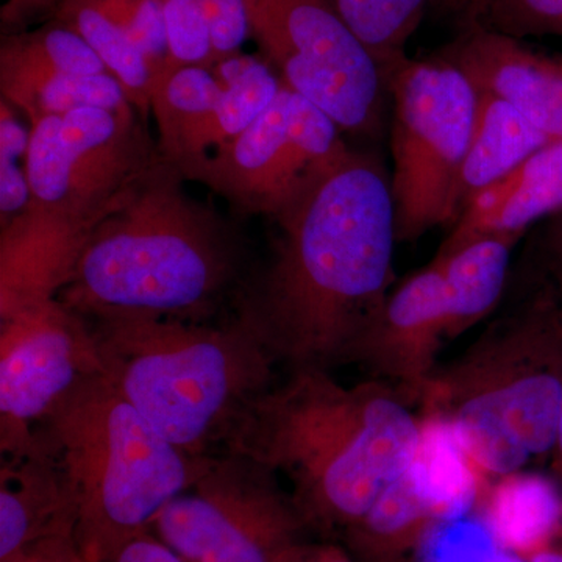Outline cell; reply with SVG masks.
I'll return each mask as SVG.
<instances>
[{"label": "cell", "mask_w": 562, "mask_h": 562, "mask_svg": "<svg viewBox=\"0 0 562 562\" xmlns=\"http://www.w3.org/2000/svg\"><path fill=\"white\" fill-rule=\"evenodd\" d=\"M271 261L244 291L238 319L290 369L342 364L394 284L391 179L351 150L277 214Z\"/></svg>", "instance_id": "1"}, {"label": "cell", "mask_w": 562, "mask_h": 562, "mask_svg": "<svg viewBox=\"0 0 562 562\" xmlns=\"http://www.w3.org/2000/svg\"><path fill=\"white\" fill-rule=\"evenodd\" d=\"M290 371L246 409L222 453L284 476L310 530L344 532L409 468L424 414L380 380L346 386L328 369Z\"/></svg>", "instance_id": "2"}, {"label": "cell", "mask_w": 562, "mask_h": 562, "mask_svg": "<svg viewBox=\"0 0 562 562\" xmlns=\"http://www.w3.org/2000/svg\"><path fill=\"white\" fill-rule=\"evenodd\" d=\"M157 158L99 221L58 301L83 317L140 314L202 321L238 279L227 222Z\"/></svg>", "instance_id": "3"}, {"label": "cell", "mask_w": 562, "mask_h": 562, "mask_svg": "<svg viewBox=\"0 0 562 562\" xmlns=\"http://www.w3.org/2000/svg\"><path fill=\"white\" fill-rule=\"evenodd\" d=\"M497 313L436 369L419 403L449 422L491 482L552 457L562 401V292L508 288Z\"/></svg>", "instance_id": "4"}, {"label": "cell", "mask_w": 562, "mask_h": 562, "mask_svg": "<svg viewBox=\"0 0 562 562\" xmlns=\"http://www.w3.org/2000/svg\"><path fill=\"white\" fill-rule=\"evenodd\" d=\"M88 319V317H87ZM102 375L169 442L194 458L224 452L280 364L260 335L231 324L140 314L90 317Z\"/></svg>", "instance_id": "5"}, {"label": "cell", "mask_w": 562, "mask_h": 562, "mask_svg": "<svg viewBox=\"0 0 562 562\" xmlns=\"http://www.w3.org/2000/svg\"><path fill=\"white\" fill-rule=\"evenodd\" d=\"M76 495V541L87 562L150 531L158 513L205 469L169 442L99 373L77 386L36 431Z\"/></svg>", "instance_id": "6"}, {"label": "cell", "mask_w": 562, "mask_h": 562, "mask_svg": "<svg viewBox=\"0 0 562 562\" xmlns=\"http://www.w3.org/2000/svg\"><path fill=\"white\" fill-rule=\"evenodd\" d=\"M397 243H416L458 221L454 191L475 120L476 90L438 55L406 58L386 76Z\"/></svg>", "instance_id": "7"}, {"label": "cell", "mask_w": 562, "mask_h": 562, "mask_svg": "<svg viewBox=\"0 0 562 562\" xmlns=\"http://www.w3.org/2000/svg\"><path fill=\"white\" fill-rule=\"evenodd\" d=\"M150 532L184 562H291L312 530L276 473L220 453L158 513Z\"/></svg>", "instance_id": "8"}, {"label": "cell", "mask_w": 562, "mask_h": 562, "mask_svg": "<svg viewBox=\"0 0 562 562\" xmlns=\"http://www.w3.org/2000/svg\"><path fill=\"white\" fill-rule=\"evenodd\" d=\"M246 9L250 36L283 85L342 132H380L386 80L327 0H246Z\"/></svg>", "instance_id": "9"}, {"label": "cell", "mask_w": 562, "mask_h": 562, "mask_svg": "<svg viewBox=\"0 0 562 562\" xmlns=\"http://www.w3.org/2000/svg\"><path fill=\"white\" fill-rule=\"evenodd\" d=\"M160 157L135 110L80 109L33 122L25 172L32 203L102 220Z\"/></svg>", "instance_id": "10"}, {"label": "cell", "mask_w": 562, "mask_h": 562, "mask_svg": "<svg viewBox=\"0 0 562 562\" xmlns=\"http://www.w3.org/2000/svg\"><path fill=\"white\" fill-rule=\"evenodd\" d=\"M341 132L319 106L281 85L241 135L180 173L243 213L276 217L306 181L349 149Z\"/></svg>", "instance_id": "11"}, {"label": "cell", "mask_w": 562, "mask_h": 562, "mask_svg": "<svg viewBox=\"0 0 562 562\" xmlns=\"http://www.w3.org/2000/svg\"><path fill=\"white\" fill-rule=\"evenodd\" d=\"M102 373L87 317L58 299L0 321V449L20 453L66 397Z\"/></svg>", "instance_id": "12"}, {"label": "cell", "mask_w": 562, "mask_h": 562, "mask_svg": "<svg viewBox=\"0 0 562 562\" xmlns=\"http://www.w3.org/2000/svg\"><path fill=\"white\" fill-rule=\"evenodd\" d=\"M446 342V291L441 268L431 261L390 292L342 364L360 366L419 405Z\"/></svg>", "instance_id": "13"}, {"label": "cell", "mask_w": 562, "mask_h": 562, "mask_svg": "<svg viewBox=\"0 0 562 562\" xmlns=\"http://www.w3.org/2000/svg\"><path fill=\"white\" fill-rule=\"evenodd\" d=\"M436 55L460 69L476 91L508 102L554 143L562 140V55L531 49L479 21L462 24Z\"/></svg>", "instance_id": "14"}, {"label": "cell", "mask_w": 562, "mask_h": 562, "mask_svg": "<svg viewBox=\"0 0 562 562\" xmlns=\"http://www.w3.org/2000/svg\"><path fill=\"white\" fill-rule=\"evenodd\" d=\"M99 221L31 202L0 227V321L58 297Z\"/></svg>", "instance_id": "15"}, {"label": "cell", "mask_w": 562, "mask_h": 562, "mask_svg": "<svg viewBox=\"0 0 562 562\" xmlns=\"http://www.w3.org/2000/svg\"><path fill=\"white\" fill-rule=\"evenodd\" d=\"M77 520L68 476L40 432L29 449L2 454L0 562L47 539L76 536Z\"/></svg>", "instance_id": "16"}, {"label": "cell", "mask_w": 562, "mask_h": 562, "mask_svg": "<svg viewBox=\"0 0 562 562\" xmlns=\"http://www.w3.org/2000/svg\"><path fill=\"white\" fill-rule=\"evenodd\" d=\"M562 201V140L536 151L501 180L472 195L435 258L449 257L479 239H522Z\"/></svg>", "instance_id": "17"}, {"label": "cell", "mask_w": 562, "mask_h": 562, "mask_svg": "<svg viewBox=\"0 0 562 562\" xmlns=\"http://www.w3.org/2000/svg\"><path fill=\"white\" fill-rule=\"evenodd\" d=\"M553 143L508 102L490 92L476 91L471 143L454 191L458 217L472 195Z\"/></svg>", "instance_id": "18"}, {"label": "cell", "mask_w": 562, "mask_h": 562, "mask_svg": "<svg viewBox=\"0 0 562 562\" xmlns=\"http://www.w3.org/2000/svg\"><path fill=\"white\" fill-rule=\"evenodd\" d=\"M498 543L527 558L547 549L562 524V487L553 476L508 473L487 487L479 512Z\"/></svg>", "instance_id": "19"}, {"label": "cell", "mask_w": 562, "mask_h": 562, "mask_svg": "<svg viewBox=\"0 0 562 562\" xmlns=\"http://www.w3.org/2000/svg\"><path fill=\"white\" fill-rule=\"evenodd\" d=\"M519 238L490 236L432 258L441 268L447 303V342L460 338L497 312L513 271V254Z\"/></svg>", "instance_id": "20"}, {"label": "cell", "mask_w": 562, "mask_h": 562, "mask_svg": "<svg viewBox=\"0 0 562 562\" xmlns=\"http://www.w3.org/2000/svg\"><path fill=\"white\" fill-rule=\"evenodd\" d=\"M419 443L408 473L436 520L458 519L479 512L492 483L473 465L449 422L422 412Z\"/></svg>", "instance_id": "21"}, {"label": "cell", "mask_w": 562, "mask_h": 562, "mask_svg": "<svg viewBox=\"0 0 562 562\" xmlns=\"http://www.w3.org/2000/svg\"><path fill=\"white\" fill-rule=\"evenodd\" d=\"M211 72L222 88L221 98L176 166L180 172L241 135L271 105L283 85L265 58L244 52L217 61Z\"/></svg>", "instance_id": "22"}, {"label": "cell", "mask_w": 562, "mask_h": 562, "mask_svg": "<svg viewBox=\"0 0 562 562\" xmlns=\"http://www.w3.org/2000/svg\"><path fill=\"white\" fill-rule=\"evenodd\" d=\"M435 520L406 469L342 536L357 562H406Z\"/></svg>", "instance_id": "23"}, {"label": "cell", "mask_w": 562, "mask_h": 562, "mask_svg": "<svg viewBox=\"0 0 562 562\" xmlns=\"http://www.w3.org/2000/svg\"><path fill=\"white\" fill-rule=\"evenodd\" d=\"M109 72L79 33L58 21L38 29L2 35L0 43V91L13 98L36 81L63 74Z\"/></svg>", "instance_id": "24"}, {"label": "cell", "mask_w": 562, "mask_h": 562, "mask_svg": "<svg viewBox=\"0 0 562 562\" xmlns=\"http://www.w3.org/2000/svg\"><path fill=\"white\" fill-rule=\"evenodd\" d=\"M222 88L211 69L188 66L155 80L151 113L158 127L162 160L179 166L191 139L221 98Z\"/></svg>", "instance_id": "25"}, {"label": "cell", "mask_w": 562, "mask_h": 562, "mask_svg": "<svg viewBox=\"0 0 562 562\" xmlns=\"http://www.w3.org/2000/svg\"><path fill=\"white\" fill-rule=\"evenodd\" d=\"M54 21L61 22L87 41L110 76L120 81L140 120L146 122L151 111L154 76L146 58L128 36L91 0H65Z\"/></svg>", "instance_id": "26"}, {"label": "cell", "mask_w": 562, "mask_h": 562, "mask_svg": "<svg viewBox=\"0 0 562 562\" xmlns=\"http://www.w3.org/2000/svg\"><path fill=\"white\" fill-rule=\"evenodd\" d=\"M382 69L384 80L408 58L406 46L432 0H327ZM449 2V0H447Z\"/></svg>", "instance_id": "27"}, {"label": "cell", "mask_w": 562, "mask_h": 562, "mask_svg": "<svg viewBox=\"0 0 562 562\" xmlns=\"http://www.w3.org/2000/svg\"><path fill=\"white\" fill-rule=\"evenodd\" d=\"M5 101L24 111L31 124L41 117L66 114L80 109H103L117 113L135 110L122 90L120 81L109 72L47 77Z\"/></svg>", "instance_id": "28"}, {"label": "cell", "mask_w": 562, "mask_h": 562, "mask_svg": "<svg viewBox=\"0 0 562 562\" xmlns=\"http://www.w3.org/2000/svg\"><path fill=\"white\" fill-rule=\"evenodd\" d=\"M480 514L435 520L406 562H497L503 552Z\"/></svg>", "instance_id": "29"}, {"label": "cell", "mask_w": 562, "mask_h": 562, "mask_svg": "<svg viewBox=\"0 0 562 562\" xmlns=\"http://www.w3.org/2000/svg\"><path fill=\"white\" fill-rule=\"evenodd\" d=\"M138 47L155 80L171 72L161 0H91Z\"/></svg>", "instance_id": "30"}, {"label": "cell", "mask_w": 562, "mask_h": 562, "mask_svg": "<svg viewBox=\"0 0 562 562\" xmlns=\"http://www.w3.org/2000/svg\"><path fill=\"white\" fill-rule=\"evenodd\" d=\"M172 68L211 69L216 63L213 35L202 0H161Z\"/></svg>", "instance_id": "31"}, {"label": "cell", "mask_w": 562, "mask_h": 562, "mask_svg": "<svg viewBox=\"0 0 562 562\" xmlns=\"http://www.w3.org/2000/svg\"><path fill=\"white\" fill-rule=\"evenodd\" d=\"M527 235L522 255L513 262L508 286H552L562 292V201Z\"/></svg>", "instance_id": "32"}, {"label": "cell", "mask_w": 562, "mask_h": 562, "mask_svg": "<svg viewBox=\"0 0 562 562\" xmlns=\"http://www.w3.org/2000/svg\"><path fill=\"white\" fill-rule=\"evenodd\" d=\"M31 133L25 132L11 105L0 101V224L16 217L31 205L32 191L25 165ZM0 225V227H2Z\"/></svg>", "instance_id": "33"}, {"label": "cell", "mask_w": 562, "mask_h": 562, "mask_svg": "<svg viewBox=\"0 0 562 562\" xmlns=\"http://www.w3.org/2000/svg\"><path fill=\"white\" fill-rule=\"evenodd\" d=\"M479 22L517 40L562 38V0H490Z\"/></svg>", "instance_id": "34"}, {"label": "cell", "mask_w": 562, "mask_h": 562, "mask_svg": "<svg viewBox=\"0 0 562 562\" xmlns=\"http://www.w3.org/2000/svg\"><path fill=\"white\" fill-rule=\"evenodd\" d=\"M202 3L209 16L216 63L243 52V44L250 36L246 0H202Z\"/></svg>", "instance_id": "35"}, {"label": "cell", "mask_w": 562, "mask_h": 562, "mask_svg": "<svg viewBox=\"0 0 562 562\" xmlns=\"http://www.w3.org/2000/svg\"><path fill=\"white\" fill-rule=\"evenodd\" d=\"M65 0H7L0 10L2 35L29 31L32 24L54 20Z\"/></svg>", "instance_id": "36"}, {"label": "cell", "mask_w": 562, "mask_h": 562, "mask_svg": "<svg viewBox=\"0 0 562 562\" xmlns=\"http://www.w3.org/2000/svg\"><path fill=\"white\" fill-rule=\"evenodd\" d=\"M99 562H184L165 542L150 531L122 543L109 557Z\"/></svg>", "instance_id": "37"}, {"label": "cell", "mask_w": 562, "mask_h": 562, "mask_svg": "<svg viewBox=\"0 0 562 562\" xmlns=\"http://www.w3.org/2000/svg\"><path fill=\"white\" fill-rule=\"evenodd\" d=\"M2 562H87L77 546L76 536L54 538L35 543L24 552Z\"/></svg>", "instance_id": "38"}, {"label": "cell", "mask_w": 562, "mask_h": 562, "mask_svg": "<svg viewBox=\"0 0 562 562\" xmlns=\"http://www.w3.org/2000/svg\"><path fill=\"white\" fill-rule=\"evenodd\" d=\"M291 562H357L346 550L336 546H317L310 542Z\"/></svg>", "instance_id": "39"}, {"label": "cell", "mask_w": 562, "mask_h": 562, "mask_svg": "<svg viewBox=\"0 0 562 562\" xmlns=\"http://www.w3.org/2000/svg\"><path fill=\"white\" fill-rule=\"evenodd\" d=\"M490 0H454V9L460 11L461 25L479 21Z\"/></svg>", "instance_id": "40"}, {"label": "cell", "mask_w": 562, "mask_h": 562, "mask_svg": "<svg viewBox=\"0 0 562 562\" xmlns=\"http://www.w3.org/2000/svg\"><path fill=\"white\" fill-rule=\"evenodd\" d=\"M552 473L553 479L562 487V401L560 408V419H558L557 438H554V446L552 457Z\"/></svg>", "instance_id": "41"}, {"label": "cell", "mask_w": 562, "mask_h": 562, "mask_svg": "<svg viewBox=\"0 0 562 562\" xmlns=\"http://www.w3.org/2000/svg\"><path fill=\"white\" fill-rule=\"evenodd\" d=\"M530 562H562V552H558V550H552L550 547L541 550V552L532 554V557L527 558Z\"/></svg>", "instance_id": "42"}, {"label": "cell", "mask_w": 562, "mask_h": 562, "mask_svg": "<svg viewBox=\"0 0 562 562\" xmlns=\"http://www.w3.org/2000/svg\"><path fill=\"white\" fill-rule=\"evenodd\" d=\"M450 5H454V0H450Z\"/></svg>", "instance_id": "43"}]
</instances>
